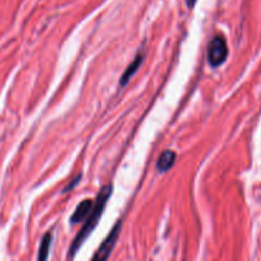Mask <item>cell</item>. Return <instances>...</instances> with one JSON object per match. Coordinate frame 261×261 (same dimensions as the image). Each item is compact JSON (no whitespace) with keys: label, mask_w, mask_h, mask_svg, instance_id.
<instances>
[{"label":"cell","mask_w":261,"mask_h":261,"mask_svg":"<svg viewBox=\"0 0 261 261\" xmlns=\"http://www.w3.org/2000/svg\"><path fill=\"white\" fill-rule=\"evenodd\" d=\"M51 242H53V233L47 232V233L42 237V241H41L37 261H47L48 254H50Z\"/></svg>","instance_id":"obj_7"},{"label":"cell","mask_w":261,"mask_h":261,"mask_svg":"<svg viewBox=\"0 0 261 261\" xmlns=\"http://www.w3.org/2000/svg\"><path fill=\"white\" fill-rule=\"evenodd\" d=\"M143 58H144V56H143L142 53H139L137 56H135L134 60H133L132 64L127 66L126 70H125L124 74H122L121 79H120V84H121V86H125V84H127V82L132 79V76L134 75L135 71L138 70V68H139L140 64H142Z\"/></svg>","instance_id":"obj_6"},{"label":"cell","mask_w":261,"mask_h":261,"mask_svg":"<svg viewBox=\"0 0 261 261\" xmlns=\"http://www.w3.org/2000/svg\"><path fill=\"white\" fill-rule=\"evenodd\" d=\"M186 2V5H188L189 8H194V5L196 4V2H198V0H185Z\"/></svg>","instance_id":"obj_8"},{"label":"cell","mask_w":261,"mask_h":261,"mask_svg":"<svg viewBox=\"0 0 261 261\" xmlns=\"http://www.w3.org/2000/svg\"><path fill=\"white\" fill-rule=\"evenodd\" d=\"M228 56V46L226 38L222 35H217L212 38L208 46V60L213 68H218L219 65L227 60Z\"/></svg>","instance_id":"obj_2"},{"label":"cell","mask_w":261,"mask_h":261,"mask_svg":"<svg viewBox=\"0 0 261 261\" xmlns=\"http://www.w3.org/2000/svg\"><path fill=\"white\" fill-rule=\"evenodd\" d=\"M112 190H114V186L112 184H106L105 186H102V189L99 190L98 195H97L96 201L93 204V209H92L91 214L87 218L86 223H84L83 228L79 231L78 236L75 237V240L71 244L70 249H69V259H73L75 256V254L78 252V250L81 249V246L83 245V242L86 241L89 237V234L94 231V228L98 224L99 218L102 217V213H103L105 208H106V204L109 201L110 196H111Z\"/></svg>","instance_id":"obj_1"},{"label":"cell","mask_w":261,"mask_h":261,"mask_svg":"<svg viewBox=\"0 0 261 261\" xmlns=\"http://www.w3.org/2000/svg\"><path fill=\"white\" fill-rule=\"evenodd\" d=\"M176 161V153L172 150H165L162 154L158 157L157 161V170L160 172H167L173 165H175Z\"/></svg>","instance_id":"obj_5"},{"label":"cell","mask_w":261,"mask_h":261,"mask_svg":"<svg viewBox=\"0 0 261 261\" xmlns=\"http://www.w3.org/2000/svg\"><path fill=\"white\" fill-rule=\"evenodd\" d=\"M93 201L92 200H83L81 204H79L78 206H76L75 212L73 213V216H71L70 218V223L73 224H76L79 223V222H82L83 219L88 218V216L91 214L92 209H93Z\"/></svg>","instance_id":"obj_4"},{"label":"cell","mask_w":261,"mask_h":261,"mask_svg":"<svg viewBox=\"0 0 261 261\" xmlns=\"http://www.w3.org/2000/svg\"><path fill=\"white\" fill-rule=\"evenodd\" d=\"M122 223L120 221L116 222L112 229L110 231V233L107 234L106 239L103 240V242L101 244V246L98 247V250L96 251V254L93 255L91 261H107L109 260L110 255H111L112 250H114L115 245H116L117 239H119L120 231H121Z\"/></svg>","instance_id":"obj_3"}]
</instances>
